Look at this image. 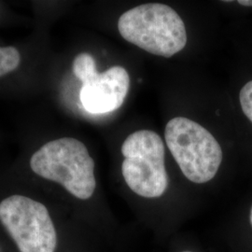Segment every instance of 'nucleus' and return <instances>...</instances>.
<instances>
[{
    "mask_svg": "<svg viewBox=\"0 0 252 252\" xmlns=\"http://www.w3.org/2000/svg\"><path fill=\"white\" fill-rule=\"evenodd\" d=\"M243 252H252V204L248 214L247 224L242 229Z\"/></svg>",
    "mask_w": 252,
    "mask_h": 252,
    "instance_id": "9d476101",
    "label": "nucleus"
},
{
    "mask_svg": "<svg viewBox=\"0 0 252 252\" xmlns=\"http://www.w3.org/2000/svg\"><path fill=\"white\" fill-rule=\"evenodd\" d=\"M122 153V174L130 189L144 198L161 197L168 187V176L160 135L151 130L136 131L125 140Z\"/></svg>",
    "mask_w": 252,
    "mask_h": 252,
    "instance_id": "20e7f679",
    "label": "nucleus"
},
{
    "mask_svg": "<svg viewBox=\"0 0 252 252\" xmlns=\"http://www.w3.org/2000/svg\"><path fill=\"white\" fill-rule=\"evenodd\" d=\"M238 3L245 7H252V0H240Z\"/></svg>",
    "mask_w": 252,
    "mask_h": 252,
    "instance_id": "9b49d317",
    "label": "nucleus"
},
{
    "mask_svg": "<svg viewBox=\"0 0 252 252\" xmlns=\"http://www.w3.org/2000/svg\"><path fill=\"white\" fill-rule=\"evenodd\" d=\"M21 55L14 47H0V77L12 72L18 67Z\"/></svg>",
    "mask_w": 252,
    "mask_h": 252,
    "instance_id": "6e6552de",
    "label": "nucleus"
},
{
    "mask_svg": "<svg viewBox=\"0 0 252 252\" xmlns=\"http://www.w3.org/2000/svg\"><path fill=\"white\" fill-rule=\"evenodd\" d=\"M130 86V77L125 67L115 65L97 73L82 83L80 98L85 110L93 114L114 111L122 107Z\"/></svg>",
    "mask_w": 252,
    "mask_h": 252,
    "instance_id": "423d86ee",
    "label": "nucleus"
},
{
    "mask_svg": "<svg viewBox=\"0 0 252 252\" xmlns=\"http://www.w3.org/2000/svg\"><path fill=\"white\" fill-rule=\"evenodd\" d=\"M0 221L20 252H55L57 234L43 204L23 195L9 196L0 203Z\"/></svg>",
    "mask_w": 252,
    "mask_h": 252,
    "instance_id": "39448f33",
    "label": "nucleus"
},
{
    "mask_svg": "<svg viewBox=\"0 0 252 252\" xmlns=\"http://www.w3.org/2000/svg\"><path fill=\"white\" fill-rule=\"evenodd\" d=\"M165 142L189 181L204 184L213 180L223 153L216 138L206 128L185 117H175L165 126Z\"/></svg>",
    "mask_w": 252,
    "mask_h": 252,
    "instance_id": "7ed1b4c3",
    "label": "nucleus"
},
{
    "mask_svg": "<svg viewBox=\"0 0 252 252\" xmlns=\"http://www.w3.org/2000/svg\"><path fill=\"white\" fill-rule=\"evenodd\" d=\"M190 252V251H183V252Z\"/></svg>",
    "mask_w": 252,
    "mask_h": 252,
    "instance_id": "f8f14e48",
    "label": "nucleus"
},
{
    "mask_svg": "<svg viewBox=\"0 0 252 252\" xmlns=\"http://www.w3.org/2000/svg\"><path fill=\"white\" fill-rule=\"evenodd\" d=\"M118 29L126 41L150 54L171 57L187 44L185 24L171 7L147 3L126 11Z\"/></svg>",
    "mask_w": 252,
    "mask_h": 252,
    "instance_id": "f257e3e1",
    "label": "nucleus"
},
{
    "mask_svg": "<svg viewBox=\"0 0 252 252\" xmlns=\"http://www.w3.org/2000/svg\"><path fill=\"white\" fill-rule=\"evenodd\" d=\"M73 73L82 83L95 76L98 72L94 57L87 53L78 54L73 61Z\"/></svg>",
    "mask_w": 252,
    "mask_h": 252,
    "instance_id": "0eeeda50",
    "label": "nucleus"
},
{
    "mask_svg": "<svg viewBox=\"0 0 252 252\" xmlns=\"http://www.w3.org/2000/svg\"><path fill=\"white\" fill-rule=\"evenodd\" d=\"M239 100L244 114L252 123V81L244 85L239 94Z\"/></svg>",
    "mask_w": 252,
    "mask_h": 252,
    "instance_id": "1a4fd4ad",
    "label": "nucleus"
},
{
    "mask_svg": "<svg viewBox=\"0 0 252 252\" xmlns=\"http://www.w3.org/2000/svg\"><path fill=\"white\" fill-rule=\"evenodd\" d=\"M30 167L37 176L62 185L76 198H91L96 188L94 161L86 146L73 137L43 145L32 155Z\"/></svg>",
    "mask_w": 252,
    "mask_h": 252,
    "instance_id": "f03ea898",
    "label": "nucleus"
}]
</instances>
